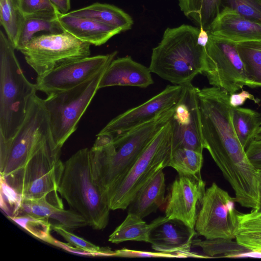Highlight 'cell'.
Returning a JSON list of instances; mask_svg holds the SVG:
<instances>
[{"instance_id":"6da1fadb","label":"cell","mask_w":261,"mask_h":261,"mask_svg":"<svg viewBox=\"0 0 261 261\" xmlns=\"http://www.w3.org/2000/svg\"><path fill=\"white\" fill-rule=\"evenodd\" d=\"M174 108L120 136L100 147L89 150L95 183L107 194L124 178L162 127L171 119Z\"/></svg>"},{"instance_id":"7a4b0ae2","label":"cell","mask_w":261,"mask_h":261,"mask_svg":"<svg viewBox=\"0 0 261 261\" xmlns=\"http://www.w3.org/2000/svg\"><path fill=\"white\" fill-rule=\"evenodd\" d=\"M200 31L199 27L185 24L167 28L152 49L148 67L150 72L180 86L204 73L206 46L199 41Z\"/></svg>"},{"instance_id":"3957f363","label":"cell","mask_w":261,"mask_h":261,"mask_svg":"<svg viewBox=\"0 0 261 261\" xmlns=\"http://www.w3.org/2000/svg\"><path fill=\"white\" fill-rule=\"evenodd\" d=\"M89 150L80 149L64 163L58 192L89 226L102 230L108 224L111 209L106 193L93 179Z\"/></svg>"},{"instance_id":"277c9868","label":"cell","mask_w":261,"mask_h":261,"mask_svg":"<svg viewBox=\"0 0 261 261\" xmlns=\"http://www.w3.org/2000/svg\"><path fill=\"white\" fill-rule=\"evenodd\" d=\"M12 43L0 31V140L12 138L23 122L31 97L38 91L24 75Z\"/></svg>"},{"instance_id":"5b68a950","label":"cell","mask_w":261,"mask_h":261,"mask_svg":"<svg viewBox=\"0 0 261 261\" xmlns=\"http://www.w3.org/2000/svg\"><path fill=\"white\" fill-rule=\"evenodd\" d=\"M172 152L170 120L149 143L122 180L107 194L111 210L126 209L143 186L158 171L168 167Z\"/></svg>"},{"instance_id":"8992f818","label":"cell","mask_w":261,"mask_h":261,"mask_svg":"<svg viewBox=\"0 0 261 261\" xmlns=\"http://www.w3.org/2000/svg\"><path fill=\"white\" fill-rule=\"evenodd\" d=\"M106 69L74 88L49 95L42 99L51 139L56 147L61 149L76 130L79 121L99 90Z\"/></svg>"},{"instance_id":"52a82bcc","label":"cell","mask_w":261,"mask_h":261,"mask_svg":"<svg viewBox=\"0 0 261 261\" xmlns=\"http://www.w3.org/2000/svg\"><path fill=\"white\" fill-rule=\"evenodd\" d=\"M50 138L42 99L35 94L31 97L25 118L14 137L7 141L0 140L1 176L22 168L36 149Z\"/></svg>"},{"instance_id":"ba28073f","label":"cell","mask_w":261,"mask_h":261,"mask_svg":"<svg viewBox=\"0 0 261 261\" xmlns=\"http://www.w3.org/2000/svg\"><path fill=\"white\" fill-rule=\"evenodd\" d=\"M61 149L56 147L49 139L40 145L24 166L3 177L23 199L46 196L58 191L64 163L60 159Z\"/></svg>"},{"instance_id":"9c48e42d","label":"cell","mask_w":261,"mask_h":261,"mask_svg":"<svg viewBox=\"0 0 261 261\" xmlns=\"http://www.w3.org/2000/svg\"><path fill=\"white\" fill-rule=\"evenodd\" d=\"M91 44L67 32L35 35L20 51L37 76L61 65L90 56Z\"/></svg>"},{"instance_id":"30bf717a","label":"cell","mask_w":261,"mask_h":261,"mask_svg":"<svg viewBox=\"0 0 261 261\" xmlns=\"http://www.w3.org/2000/svg\"><path fill=\"white\" fill-rule=\"evenodd\" d=\"M234 197L216 183L205 190L195 230L205 239H235L238 227Z\"/></svg>"},{"instance_id":"8fae6325","label":"cell","mask_w":261,"mask_h":261,"mask_svg":"<svg viewBox=\"0 0 261 261\" xmlns=\"http://www.w3.org/2000/svg\"><path fill=\"white\" fill-rule=\"evenodd\" d=\"M209 35L204 73L213 87L230 95L246 86V77L237 43Z\"/></svg>"},{"instance_id":"7c38bea8","label":"cell","mask_w":261,"mask_h":261,"mask_svg":"<svg viewBox=\"0 0 261 261\" xmlns=\"http://www.w3.org/2000/svg\"><path fill=\"white\" fill-rule=\"evenodd\" d=\"M117 54L114 51L106 55L87 57L61 65L37 76L38 90L47 96L74 88L106 69Z\"/></svg>"},{"instance_id":"4fadbf2b","label":"cell","mask_w":261,"mask_h":261,"mask_svg":"<svg viewBox=\"0 0 261 261\" xmlns=\"http://www.w3.org/2000/svg\"><path fill=\"white\" fill-rule=\"evenodd\" d=\"M198 89L191 83L183 85L182 94L170 119L172 151L178 148H185L202 153L204 149L198 98Z\"/></svg>"},{"instance_id":"5bb4252c","label":"cell","mask_w":261,"mask_h":261,"mask_svg":"<svg viewBox=\"0 0 261 261\" xmlns=\"http://www.w3.org/2000/svg\"><path fill=\"white\" fill-rule=\"evenodd\" d=\"M183 86L168 85L163 91L140 105L128 110L111 120L99 132L114 137L123 135L175 107Z\"/></svg>"},{"instance_id":"9a60e30c","label":"cell","mask_w":261,"mask_h":261,"mask_svg":"<svg viewBox=\"0 0 261 261\" xmlns=\"http://www.w3.org/2000/svg\"><path fill=\"white\" fill-rule=\"evenodd\" d=\"M205 187L202 178L178 175L170 188L165 216L170 219L179 220L194 229Z\"/></svg>"},{"instance_id":"2e32d148","label":"cell","mask_w":261,"mask_h":261,"mask_svg":"<svg viewBox=\"0 0 261 261\" xmlns=\"http://www.w3.org/2000/svg\"><path fill=\"white\" fill-rule=\"evenodd\" d=\"M197 234L181 221L166 216L155 219V224L150 234L151 248L155 251L177 254L182 258L205 256L191 251L192 241Z\"/></svg>"},{"instance_id":"e0dca14e","label":"cell","mask_w":261,"mask_h":261,"mask_svg":"<svg viewBox=\"0 0 261 261\" xmlns=\"http://www.w3.org/2000/svg\"><path fill=\"white\" fill-rule=\"evenodd\" d=\"M208 34L236 43L261 40V25L228 8H223L211 24Z\"/></svg>"},{"instance_id":"ac0fdd59","label":"cell","mask_w":261,"mask_h":261,"mask_svg":"<svg viewBox=\"0 0 261 261\" xmlns=\"http://www.w3.org/2000/svg\"><path fill=\"white\" fill-rule=\"evenodd\" d=\"M151 73L148 67L130 56L114 59L106 69L99 89L115 86L147 88L153 83Z\"/></svg>"},{"instance_id":"d6986e66","label":"cell","mask_w":261,"mask_h":261,"mask_svg":"<svg viewBox=\"0 0 261 261\" xmlns=\"http://www.w3.org/2000/svg\"><path fill=\"white\" fill-rule=\"evenodd\" d=\"M58 21L64 32L91 45L100 46L122 31L96 20L71 15L61 14Z\"/></svg>"},{"instance_id":"ffe728a7","label":"cell","mask_w":261,"mask_h":261,"mask_svg":"<svg viewBox=\"0 0 261 261\" xmlns=\"http://www.w3.org/2000/svg\"><path fill=\"white\" fill-rule=\"evenodd\" d=\"M165 177L163 169L158 171L138 191L128 207V213L143 219L155 212L165 200Z\"/></svg>"},{"instance_id":"44dd1931","label":"cell","mask_w":261,"mask_h":261,"mask_svg":"<svg viewBox=\"0 0 261 261\" xmlns=\"http://www.w3.org/2000/svg\"><path fill=\"white\" fill-rule=\"evenodd\" d=\"M69 14L91 19L116 28L122 32L130 30L134 23L132 17L121 9L113 5L95 3L69 11Z\"/></svg>"},{"instance_id":"7402d4cb","label":"cell","mask_w":261,"mask_h":261,"mask_svg":"<svg viewBox=\"0 0 261 261\" xmlns=\"http://www.w3.org/2000/svg\"><path fill=\"white\" fill-rule=\"evenodd\" d=\"M238 227L235 240L241 247L261 254V212H238Z\"/></svg>"},{"instance_id":"603a6c76","label":"cell","mask_w":261,"mask_h":261,"mask_svg":"<svg viewBox=\"0 0 261 261\" xmlns=\"http://www.w3.org/2000/svg\"><path fill=\"white\" fill-rule=\"evenodd\" d=\"M60 15L38 14L23 17L15 49L20 51L37 33L63 32L58 21Z\"/></svg>"},{"instance_id":"cb8c5ba5","label":"cell","mask_w":261,"mask_h":261,"mask_svg":"<svg viewBox=\"0 0 261 261\" xmlns=\"http://www.w3.org/2000/svg\"><path fill=\"white\" fill-rule=\"evenodd\" d=\"M222 0H178L180 10L199 28L208 31L221 10Z\"/></svg>"},{"instance_id":"d4e9b609","label":"cell","mask_w":261,"mask_h":261,"mask_svg":"<svg viewBox=\"0 0 261 261\" xmlns=\"http://www.w3.org/2000/svg\"><path fill=\"white\" fill-rule=\"evenodd\" d=\"M155 219L147 224L138 216L128 213L124 221L110 235L108 241L119 244L128 241L149 243L150 232Z\"/></svg>"},{"instance_id":"484cf974","label":"cell","mask_w":261,"mask_h":261,"mask_svg":"<svg viewBox=\"0 0 261 261\" xmlns=\"http://www.w3.org/2000/svg\"><path fill=\"white\" fill-rule=\"evenodd\" d=\"M237 47L244 65L246 86L261 87V40L239 42Z\"/></svg>"},{"instance_id":"4316f807","label":"cell","mask_w":261,"mask_h":261,"mask_svg":"<svg viewBox=\"0 0 261 261\" xmlns=\"http://www.w3.org/2000/svg\"><path fill=\"white\" fill-rule=\"evenodd\" d=\"M231 120L236 134L246 150L261 126V116L248 108H232Z\"/></svg>"},{"instance_id":"83f0119b","label":"cell","mask_w":261,"mask_h":261,"mask_svg":"<svg viewBox=\"0 0 261 261\" xmlns=\"http://www.w3.org/2000/svg\"><path fill=\"white\" fill-rule=\"evenodd\" d=\"M203 161L202 153L190 149L178 148L172 151L168 167L174 168L178 175L202 178L201 169Z\"/></svg>"},{"instance_id":"f1b7e54d","label":"cell","mask_w":261,"mask_h":261,"mask_svg":"<svg viewBox=\"0 0 261 261\" xmlns=\"http://www.w3.org/2000/svg\"><path fill=\"white\" fill-rule=\"evenodd\" d=\"M23 16L18 10L15 0H0V22L5 33L14 47Z\"/></svg>"},{"instance_id":"f546056e","label":"cell","mask_w":261,"mask_h":261,"mask_svg":"<svg viewBox=\"0 0 261 261\" xmlns=\"http://www.w3.org/2000/svg\"><path fill=\"white\" fill-rule=\"evenodd\" d=\"M9 218L35 237L53 245L55 239L50 234L51 227L48 219L27 214L18 215Z\"/></svg>"},{"instance_id":"4dcf8cb0","label":"cell","mask_w":261,"mask_h":261,"mask_svg":"<svg viewBox=\"0 0 261 261\" xmlns=\"http://www.w3.org/2000/svg\"><path fill=\"white\" fill-rule=\"evenodd\" d=\"M228 8L261 25V0H222L221 10Z\"/></svg>"},{"instance_id":"1f68e13d","label":"cell","mask_w":261,"mask_h":261,"mask_svg":"<svg viewBox=\"0 0 261 261\" xmlns=\"http://www.w3.org/2000/svg\"><path fill=\"white\" fill-rule=\"evenodd\" d=\"M53 226L62 227L68 230H73L88 225L85 218L80 213L71 209H57L48 218Z\"/></svg>"},{"instance_id":"d6a6232c","label":"cell","mask_w":261,"mask_h":261,"mask_svg":"<svg viewBox=\"0 0 261 261\" xmlns=\"http://www.w3.org/2000/svg\"><path fill=\"white\" fill-rule=\"evenodd\" d=\"M51 227V230L61 236L68 243L75 247L96 253L99 256H115V251L109 247H100L96 246L62 227L53 226Z\"/></svg>"},{"instance_id":"836d02e7","label":"cell","mask_w":261,"mask_h":261,"mask_svg":"<svg viewBox=\"0 0 261 261\" xmlns=\"http://www.w3.org/2000/svg\"><path fill=\"white\" fill-rule=\"evenodd\" d=\"M58 208L60 207L49 201L46 196L37 199H23L18 215L27 214L38 218L48 219Z\"/></svg>"},{"instance_id":"e575fe53","label":"cell","mask_w":261,"mask_h":261,"mask_svg":"<svg viewBox=\"0 0 261 261\" xmlns=\"http://www.w3.org/2000/svg\"><path fill=\"white\" fill-rule=\"evenodd\" d=\"M22 200L21 195L1 176L0 205L8 218L18 214Z\"/></svg>"},{"instance_id":"d590c367","label":"cell","mask_w":261,"mask_h":261,"mask_svg":"<svg viewBox=\"0 0 261 261\" xmlns=\"http://www.w3.org/2000/svg\"><path fill=\"white\" fill-rule=\"evenodd\" d=\"M23 17L38 14H62L49 0H15Z\"/></svg>"},{"instance_id":"8d00e7d4","label":"cell","mask_w":261,"mask_h":261,"mask_svg":"<svg viewBox=\"0 0 261 261\" xmlns=\"http://www.w3.org/2000/svg\"><path fill=\"white\" fill-rule=\"evenodd\" d=\"M115 256L122 257H164L182 258L177 254L169 253L163 252H151L132 250L126 248L115 250Z\"/></svg>"},{"instance_id":"74e56055","label":"cell","mask_w":261,"mask_h":261,"mask_svg":"<svg viewBox=\"0 0 261 261\" xmlns=\"http://www.w3.org/2000/svg\"><path fill=\"white\" fill-rule=\"evenodd\" d=\"M247 156L254 167L261 170V140L254 139L245 150Z\"/></svg>"},{"instance_id":"f35d334b","label":"cell","mask_w":261,"mask_h":261,"mask_svg":"<svg viewBox=\"0 0 261 261\" xmlns=\"http://www.w3.org/2000/svg\"><path fill=\"white\" fill-rule=\"evenodd\" d=\"M247 99L258 103L259 100L249 92L242 90L239 93H234L229 95V103L232 108L240 107L244 104Z\"/></svg>"},{"instance_id":"ab89813d","label":"cell","mask_w":261,"mask_h":261,"mask_svg":"<svg viewBox=\"0 0 261 261\" xmlns=\"http://www.w3.org/2000/svg\"><path fill=\"white\" fill-rule=\"evenodd\" d=\"M69 252L88 256H99L96 253L89 252L84 249L75 247L69 243H65L55 239L54 245Z\"/></svg>"},{"instance_id":"60d3db41","label":"cell","mask_w":261,"mask_h":261,"mask_svg":"<svg viewBox=\"0 0 261 261\" xmlns=\"http://www.w3.org/2000/svg\"><path fill=\"white\" fill-rule=\"evenodd\" d=\"M62 14H67L71 7L70 0H49Z\"/></svg>"},{"instance_id":"b9f144b4","label":"cell","mask_w":261,"mask_h":261,"mask_svg":"<svg viewBox=\"0 0 261 261\" xmlns=\"http://www.w3.org/2000/svg\"><path fill=\"white\" fill-rule=\"evenodd\" d=\"M259 175V206L257 210H255L259 212H261V170H258Z\"/></svg>"},{"instance_id":"7bdbcfd3","label":"cell","mask_w":261,"mask_h":261,"mask_svg":"<svg viewBox=\"0 0 261 261\" xmlns=\"http://www.w3.org/2000/svg\"><path fill=\"white\" fill-rule=\"evenodd\" d=\"M254 139L255 140H261V126L259 128V129H258V130L257 131V132L255 136Z\"/></svg>"}]
</instances>
